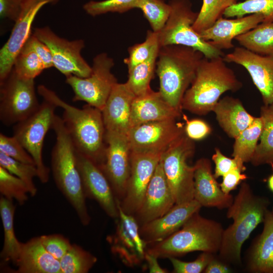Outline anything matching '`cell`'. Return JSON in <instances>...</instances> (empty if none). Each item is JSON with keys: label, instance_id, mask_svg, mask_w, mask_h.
I'll return each instance as SVG.
<instances>
[{"label": "cell", "instance_id": "7", "mask_svg": "<svg viewBox=\"0 0 273 273\" xmlns=\"http://www.w3.org/2000/svg\"><path fill=\"white\" fill-rule=\"evenodd\" d=\"M171 11L163 29L158 33L160 47L181 45L201 52L204 57L211 59L224 56L220 50L204 40L193 28L198 13L194 12L189 0H170Z\"/></svg>", "mask_w": 273, "mask_h": 273}, {"label": "cell", "instance_id": "33", "mask_svg": "<svg viewBox=\"0 0 273 273\" xmlns=\"http://www.w3.org/2000/svg\"><path fill=\"white\" fill-rule=\"evenodd\" d=\"M159 49L147 61L128 70L126 83L135 96L143 95L151 88L150 82L156 71Z\"/></svg>", "mask_w": 273, "mask_h": 273}, {"label": "cell", "instance_id": "16", "mask_svg": "<svg viewBox=\"0 0 273 273\" xmlns=\"http://www.w3.org/2000/svg\"><path fill=\"white\" fill-rule=\"evenodd\" d=\"M161 154L131 152V168L125 193L119 201L123 211L134 215L140 209Z\"/></svg>", "mask_w": 273, "mask_h": 273}, {"label": "cell", "instance_id": "12", "mask_svg": "<svg viewBox=\"0 0 273 273\" xmlns=\"http://www.w3.org/2000/svg\"><path fill=\"white\" fill-rule=\"evenodd\" d=\"M32 34L49 48L54 67L66 77L89 76L92 67L81 55L85 46L83 39L68 40L57 35L49 26L35 28Z\"/></svg>", "mask_w": 273, "mask_h": 273}, {"label": "cell", "instance_id": "55", "mask_svg": "<svg viewBox=\"0 0 273 273\" xmlns=\"http://www.w3.org/2000/svg\"><path fill=\"white\" fill-rule=\"evenodd\" d=\"M271 212H272V214L273 215V208H272V210Z\"/></svg>", "mask_w": 273, "mask_h": 273}, {"label": "cell", "instance_id": "51", "mask_svg": "<svg viewBox=\"0 0 273 273\" xmlns=\"http://www.w3.org/2000/svg\"><path fill=\"white\" fill-rule=\"evenodd\" d=\"M204 273H229L231 272L230 265L215 256L208 263L204 270Z\"/></svg>", "mask_w": 273, "mask_h": 273}, {"label": "cell", "instance_id": "28", "mask_svg": "<svg viewBox=\"0 0 273 273\" xmlns=\"http://www.w3.org/2000/svg\"><path fill=\"white\" fill-rule=\"evenodd\" d=\"M212 112L221 128L229 137L234 139L249 127L256 118L248 112L238 98L229 96L220 99Z\"/></svg>", "mask_w": 273, "mask_h": 273}, {"label": "cell", "instance_id": "10", "mask_svg": "<svg viewBox=\"0 0 273 273\" xmlns=\"http://www.w3.org/2000/svg\"><path fill=\"white\" fill-rule=\"evenodd\" d=\"M34 79L19 76L12 69L0 82V120L6 126L14 125L39 108Z\"/></svg>", "mask_w": 273, "mask_h": 273}, {"label": "cell", "instance_id": "41", "mask_svg": "<svg viewBox=\"0 0 273 273\" xmlns=\"http://www.w3.org/2000/svg\"><path fill=\"white\" fill-rule=\"evenodd\" d=\"M0 193L6 199L16 200L20 205L28 200L29 194L25 183L0 166Z\"/></svg>", "mask_w": 273, "mask_h": 273}, {"label": "cell", "instance_id": "29", "mask_svg": "<svg viewBox=\"0 0 273 273\" xmlns=\"http://www.w3.org/2000/svg\"><path fill=\"white\" fill-rule=\"evenodd\" d=\"M15 207L13 201L1 196L0 198V215L2 221L4 241L0 256L5 262L16 264L19 256L22 243L17 239L14 230V217Z\"/></svg>", "mask_w": 273, "mask_h": 273}, {"label": "cell", "instance_id": "46", "mask_svg": "<svg viewBox=\"0 0 273 273\" xmlns=\"http://www.w3.org/2000/svg\"><path fill=\"white\" fill-rule=\"evenodd\" d=\"M212 160L215 163L214 175L216 178L222 176L233 169L239 168L243 172L246 169L244 163L240 160L224 155L218 148H215Z\"/></svg>", "mask_w": 273, "mask_h": 273}, {"label": "cell", "instance_id": "4", "mask_svg": "<svg viewBox=\"0 0 273 273\" xmlns=\"http://www.w3.org/2000/svg\"><path fill=\"white\" fill-rule=\"evenodd\" d=\"M204 57L201 52L184 46L160 47L155 71L159 80V92L166 101L181 112L184 95Z\"/></svg>", "mask_w": 273, "mask_h": 273}, {"label": "cell", "instance_id": "35", "mask_svg": "<svg viewBox=\"0 0 273 273\" xmlns=\"http://www.w3.org/2000/svg\"><path fill=\"white\" fill-rule=\"evenodd\" d=\"M258 13L263 17L262 22H273V0H245L237 2L223 12L225 18L241 17Z\"/></svg>", "mask_w": 273, "mask_h": 273}, {"label": "cell", "instance_id": "37", "mask_svg": "<svg viewBox=\"0 0 273 273\" xmlns=\"http://www.w3.org/2000/svg\"><path fill=\"white\" fill-rule=\"evenodd\" d=\"M236 0H203V4L193 27L198 33L210 27L224 11Z\"/></svg>", "mask_w": 273, "mask_h": 273}, {"label": "cell", "instance_id": "42", "mask_svg": "<svg viewBox=\"0 0 273 273\" xmlns=\"http://www.w3.org/2000/svg\"><path fill=\"white\" fill-rule=\"evenodd\" d=\"M140 0H104L90 1L83 6L84 11L95 17L107 13H123L134 8H138Z\"/></svg>", "mask_w": 273, "mask_h": 273}, {"label": "cell", "instance_id": "31", "mask_svg": "<svg viewBox=\"0 0 273 273\" xmlns=\"http://www.w3.org/2000/svg\"><path fill=\"white\" fill-rule=\"evenodd\" d=\"M241 46L261 55H273V22H262L235 39Z\"/></svg>", "mask_w": 273, "mask_h": 273}, {"label": "cell", "instance_id": "6", "mask_svg": "<svg viewBox=\"0 0 273 273\" xmlns=\"http://www.w3.org/2000/svg\"><path fill=\"white\" fill-rule=\"evenodd\" d=\"M224 229L219 222L194 213L178 231L147 245L146 252L158 258L182 256L194 251L215 254L220 249Z\"/></svg>", "mask_w": 273, "mask_h": 273}, {"label": "cell", "instance_id": "54", "mask_svg": "<svg viewBox=\"0 0 273 273\" xmlns=\"http://www.w3.org/2000/svg\"><path fill=\"white\" fill-rule=\"evenodd\" d=\"M271 169H272V170L273 171V165L271 167Z\"/></svg>", "mask_w": 273, "mask_h": 273}, {"label": "cell", "instance_id": "2", "mask_svg": "<svg viewBox=\"0 0 273 273\" xmlns=\"http://www.w3.org/2000/svg\"><path fill=\"white\" fill-rule=\"evenodd\" d=\"M268 204V199L254 194L247 183L241 184L228 208L226 217L233 222L224 229L218 252L219 259L230 265L241 264L242 245L257 225L263 222Z\"/></svg>", "mask_w": 273, "mask_h": 273}, {"label": "cell", "instance_id": "53", "mask_svg": "<svg viewBox=\"0 0 273 273\" xmlns=\"http://www.w3.org/2000/svg\"><path fill=\"white\" fill-rule=\"evenodd\" d=\"M267 182L269 190L273 193V173L268 177Z\"/></svg>", "mask_w": 273, "mask_h": 273}, {"label": "cell", "instance_id": "24", "mask_svg": "<svg viewBox=\"0 0 273 273\" xmlns=\"http://www.w3.org/2000/svg\"><path fill=\"white\" fill-rule=\"evenodd\" d=\"M263 21V16L258 13L234 19L221 17L199 34L202 39L220 50L230 49L234 48L232 42L234 39Z\"/></svg>", "mask_w": 273, "mask_h": 273}, {"label": "cell", "instance_id": "14", "mask_svg": "<svg viewBox=\"0 0 273 273\" xmlns=\"http://www.w3.org/2000/svg\"><path fill=\"white\" fill-rule=\"evenodd\" d=\"M177 119L150 122L131 128L128 134L131 152L162 154L185 133L184 125Z\"/></svg>", "mask_w": 273, "mask_h": 273}, {"label": "cell", "instance_id": "56", "mask_svg": "<svg viewBox=\"0 0 273 273\" xmlns=\"http://www.w3.org/2000/svg\"><path fill=\"white\" fill-rule=\"evenodd\" d=\"M236 1H237L238 0H236Z\"/></svg>", "mask_w": 273, "mask_h": 273}, {"label": "cell", "instance_id": "18", "mask_svg": "<svg viewBox=\"0 0 273 273\" xmlns=\"http://www.w3.org/2000/svg\"><path fill=\"white\" fill-rule=\"evenodd\" d=\"M223 59L243 67L259 92L263 105H273V55H261L237 47L224 55Z\"/></svg>", "mask_w": 273, "mask_h": 273}, {"label": "cell", "instance_id": "21", "mask_svg": "<svg viewBox=\"0 0 273 273\" xmlns=\"http://www.w3.org/2000/svg\"><path fill=\"white\" fill-rule=\"evenodd\" d=\"M201 207L195 199L175 204L163 216L140 226L141 236L147 245L161 241L179 230Z\"/></svg>", "mask_w": 273, "mask_h": 273}, {"label": "cell", "instance_id": "19", "mask_svg": "<svg viewBox=\"0 0 273 273\" xmlns=\"http://www.w3.org/2000/svg\"><path fill=\"white\" fill-rule=\"evenodd\" d=\"M75 151L85 198L95 200L108 216L117 218L119 212L116 199L106 176L95 163Z\"/></svg>", "mask_w": 273, "mask_h": 273}, {"label": "cell", "instance_id": "8", "mask_svg": "<svg viewBox=\"0 0 273 273\" xmlns=\"http://www.w3.org/2000/svg\"><path fill=\"white\" fill-rule=\"evenodd\" d=\"M195 150L194 141L185 133L161 154L160 161L175 204L194 199L195 168L188 160Z\"/></svg>", "mask_w": 273, "mask_h": 273}, {"label": "cell", "instance_id": "3", "mask_svg": "<svg viewBox=\"0 0 273 273\" xmlns=\"http://www.w3.org/2000/svg\"><path fill=\"white\" fill-rule=\"evenodd\" d=\"M243 86L223 57H204L182 102L183 110L198 115L211 112L224 93L236 92Z\"/></svg>", "mask_w": 273, "mask_h": 273}, {"label": "cell", "instance_id": "25", "mask_svg": "<svg viewBox=\"0 0 273 273\" xmlns=\"http://www.w3.org/2000/svg\"><path fill=\"white\" fill-rule=\"evenodd\" d=\"M182 112L172 107L160 93L152 89L135 96L131 113V128L143 123L170 119H178Z\"/></svg>", "mask_w": 273, "mask_h": 273}, {"label": "cell", "instance_id": "48", "mask_svg": "<svg viewBox=\"0 0 273 273\" xmlns=\"http://www.w3.org/2000/svg\"><path fill=\"white\" fill-rule=\"evenodd\" d=\"M36 53L45 68L54 67L51 52L46 44L32 34L25 42Z\"/></svg>", "mask_w": 273, "mask_h": 273}, {"label": "cell", "instance_id": "38", "mask_svg": "<svg viewBox=\"0 0 273 273\" xmlns=\"http://www.w3.org/2000/svg\"><path fill=\"white\" fill-rule=\"evenodd\" d=\"M138 8L149 23L152 31L160 32L170 16L171 8L164 0H140Z\"/></svg>", "mask_w": 273, "mask_h": 273}, {"label": "cell", "instance_id": "23", "mask_svg": "<svg viewBox=\"0 0 273 273\" xmlns=\"http://www.w3.org/2000/svg\"><path fill=\"white\" fill-rule=\"evenodd\" d=\"M194 166V199L202 207L228 209L234 198L221 190L212 172L211 161L207 158H201Z\"/></svg>", "mask_w": 273, "mask_h": 273}, {"label": "cell", "instance_id": "22", "mask_svg": "<svg viewBox=\"0 0 273 273\" xmlns=\"http://www.w3.org/2000/svg\"><path fill=\"white\" fill-rule=\"evenodd\" d=\"M135 97L126 82L114 85L102 111L106 131L128 135Z\"/></svg>", "mask_w": 273, "mask_h": 273}, {"label": "cell", "instance_id": "39", "mask_svg": "<svg viewBox=\"0 0 273 273\" xmlns=\"http://www.w3.org/2000/svg\"><path fill=\"white\" fill-rule=\"evenodd\" d=\"M159 49L158 33L148 30L144 41L136 43L128 49V57L123 60L128 70L148 60Z\"/></svg>", "mask_w": 273, "mask_h": 273}, {"label": "cell", "instance_id": "40", "mask_svg": "<svg viewBox=\"0 0 273 273\" xmlns=\"http://www.w3.org/2000/svg\"><path fill=\"white\" fill-rule=\"evenodd\" d=\"M0 166L22 180L27 186L31 196L36 195L37 188L33 182V178L38 177V171L34 164L18 161L0 152Z\"/></svg>", "mask_w": 273, "mask_h": 273}, {"label": "cell", "instance_id": "45", "mask_svg": "<svg viewBox=\"0 0 273 273\" xmlns=\"http://www.w3.org/2000/svg\"><path fill=\"white\" fill-rule=\"evenodd\" d=\"M40 238L46 250L59 260L72 246L68 239L59 234L43 235Z\"/></svg>", "mask_w": 273, "mask_h": 273}, {"label": "cell", "instance_id": "26", "mask_svg": "<svg viewBox=\"0 0 273 273\" xmlns=\"http://www.w3.org/2000/svg\"><path fill=\"white\" fill-rule=\"evenodd\" d=\"M262 233L247 251L246 269L251 273H273V215L266 212Z\"/></svg>", "mask_w": 273, "mask_h": 273}, {"label": "cell", "instance_id": "11", "mask_svg": "<svg viewBox=\"0 0 273 273\" xmlns=\"http://www.w3.org/2000/svg\"><path fill=\"white\" fill-rule=\"evenodd\" d=\"M113 59L105 53L96 56L92 70L87 77H66V82L74 93L73 101H83L102 111L114 85L118 82L111 72Z\"/></svg>", "mask_w": 273, "mask_h": 273}, {"label": "cell", "instance_id": "50", "mask_svg": "<svg viewBox=\"0 0 273 273\" xmlns=\"http://www.w3.org/2000/svg\"><path fill=\"white\" fill-rule=\"evenodd\" d=\"M243 172L241 169L237 168L222 176V181L219 184L221 190L225 194H230L232 191L236 189L242 181L248 177Z\"/></svg>", "mask_w": 273, "mask_h": 273}, {"label": "cell", "instance_id": "1", "mask_svg": "<svg viewBox=\"0 0 273 273\" xmlns=\"http://www.w3.org/2000/svg\"><path fill=\"white\" fill-rule=\"evenodd\" d=\"M43 100L63 110L64 126L75 150L98 166L105 159L106 129L102 111L88 104L78 108L66 102L44 85L37 87Z\"/></svg>", "mask_w": 273, "mask_h": 273}, {"label": "cell", "instance_id": "43", "mask_svg": "<svg viewBox=\"0 0 273 273\" xmlns=\"http://www.w3.org/2000/svg\"><path fill=\"white\" fill-rule=\"evenodd\" d=\"M0 152L18 161L35 165L31 156L14 135L0 133Z\"/></svg>", "mask_w": 273, "mask_h": 273}, {"label": "cell", "instance_id": "5", "mask_svg": "<svg viewBox=\"0 0 273 273\" xmlns=\"http://www.w3.org/2000/svg\"><path fill=\"white\" fill-rule=\"evenodd\" d=\"M52 129L56 136L51 152V168L55 182L75 210L81 223L87 225L91 218L77 166L75 149L62 117L56 114Z\"/></svg>", "mask_w": 273, "mask_h": 273}, {"label": "cell", "instance_id": "36", "mask_svg": "<svg viewBox=\"0 0 273 273\" xmlns=\"http://www.w3.org/2000/svg\"><path fill=\"white\" fill-rule=\"evenodd\" d=\"M13 69L23 78L34 79L46 68L36 53L25 43L15 59Z\"/></svg>", "mask_w": 273, "mask_h": 273}, {"label": "cell", "instance_id": "15", "mask_svg": "<svg viewBox=\"0 0 273 273\" xmlns=\"http://www.w3.org/2000/svg\"><path fill=\"white\" fill-rule=\"evenodd\" d=\"M116 203L119 216L116 230L107 240L112 252L127 266L134 267L144 260L147 244L141 236L140 226L134 216L123 211L118 199Z\"/></svg>", "mask_w": 273, "mask_h": 273}, {"label": "cell", "instance_id": "20", "mask_svg": "<svg viewBox=\"0 0 273 273\" xmlns=\"http://www.w3.org/2000/svg\"><path fill=\"white\" fill-rule=\"evenodd\" d=\"M175 204L160 160L147 189L142 204L133 216L140 226L163 216Z\"/></svg>", "mask_w": 273, "mask_h": 273}, {"label": "cell", "instance_id": "47", "mask_svg": "<svg viewBox=\"0 0 273 273\" xmlns=\"http://www.w3.org/2000/svg\"><path fill=\"white\" fill-rule=\"evenodd\" d=\"M185 132L193 141L204 139L211 132V127L208 123L200 119H186Z\"/></svg>", "mask_w": 273, "mask_h": 273}, {"label": "cell", "instance_id": "49", "mask_svg": "<svg viewBox=\"0 0 273 273\" xmlns=\"http://www.w3.org/2000/svg\"><path fill=\"white\" fill-rule=\"evenodd\" d=\"M25 0H0V16L15 22L22 12Z\"/></svg>", "mask_w": 273, "mask_h": 273}, {"label": "cell", "instance_id": "9", "mask_svg": "<svg viewBox=\"0 0 273 273\" xmlns=\"http://www.w3.org/2000/svg\"><path fill=\"white\" fill-rule=\"evenodd\" d=\"M57 108L43 100L34 113L13 125V135L32 157L38 171L37 177L43 184L49 181L50 172L43 161V142L47 132L52 129Z\"/></svg>", "mask_w": 273, "mask_h": 273}, {"label": "cell", "instance_id": "34", "mask_svg": "<svg viewBox=\"0 0 273 273\" xmlns=\"http://www.w3.org/2000/svg\"><path fill=\"white\" fill-rule=\"evenodd\" d=\"M62 273H87L97 261V258L76 244L59 260Z\"/></svg>", "mask_w": 273, "mask_h": 273}, {"label": "cell", "instance_id": "30", "mask_svg": "<svg viewBox=\"0 0 273 273\" xmlns=\"http://www.w3.org/2000/svg\"><path fill=\"white\" fill-rule=\"evenodd\" d=\"M260 117L262 129L259 142L250 161L254 166L268 164L273 165V105H263Z\"/></svg>", "mask_w": 273, "mask_h": 273}, {"label": "cell", "instance_id": "17", "mask_svg": "<svg viewBox=\"0 0 273 273\" xmlns=\"http://www.w3.org/2000/svg\"><path fill=\"white\" fill-rule=\"evenodd\" d=\"M60 0H25L21 14L10 35L0 50V82L11 72L15 59L32 34L33 22L40 9L48 4H55Z\"/></svg>", "mask_w": 273, "mask_h": 273}, {"label": "cell", "instance_id": "27", "mask_svg": "<svg viewBox=\"0 0 273 273\" xmlns=\"http://www.w3.org/2000/svg\"><path fill=\"white\" fill-rule=\"evenodd\" d=\"M15 265L17 273H62L60 261L46 250L40 237L22 243Z\"/></svg>", "mask_w": 273, "mask_h": 273}, {"label": "cell", "instance_id": "13", "mask_svg": "<svg viewBox=\"0 0 273 273\" xmlns=\"http://www.w3.org/2000/svg\"><path fill=\"white\" fill-rule=\"evenodd\" d=\"M104 163L99 167L108 179L116 199L124 196L130 173L131 151L128 135L106 131Z\"/></svg>", "mask_w": 273, "mask_h": 273}, {"label": "cell", "instance_id": "44", "mask_svg": "<svg viewBox=\"0 0 273 273\" xmlns=\"http://www.w3.org/2000/svg\"><path fill=\"white\" fill-rule=\"evenodd\" d=\"M215 254L202 252L198 257L192 261H183L176 257H170L174 273H200L204 271L208 263L214 257Z\"/></svg>", "mask_w": 273, "mask_h": 273}, {"label": "cell", "instance_id": "52", "mask_svg": "<svg viewBox=\"0 0 273 273\" xmlns=\"http://www.w3.org/2000/svg\"><path fill=\"white\" fill-rule=\"evenodd\" d=\"M144 260L147 263L149 272L151 273H166L168 271L162 268L158 262V258L147 252L145 254Z\"/></svg>", "mask_w": 273, "mask_h": 273}, {"label": "cell", "instance_id": "32", "mask_svg": "<svg viewBox=\"0 0 273 273\" xmlns=\"http://www.w3.org/2000/svg\"><path fill=\"white\" fill-rule=\"evenodd\" d=\"M262 129L261 118L256 117L254 122L236 138L232 156L244 163L250 162L258 145Z\"/></svg>", "mask_w": 273, "mask_h": 273}]
</instances>
